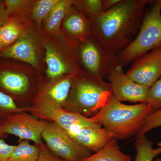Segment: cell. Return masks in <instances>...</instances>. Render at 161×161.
I'll use <instances>...</instances> for the list:
<instances>
[{
  "mask_svg": "<svg viewBox=\"0 0 161 161\" xmlns=\"http://www.w3.org/2000/svg\"><path fill=\"white\" fill-rule=\"evenodd\" d=\"M150 0H121L92 22V36L104 48L117 54L126 47L139 30Z\"/></svg>",
  "mask_w": 161,
  "mask_h": 161,
  "instance_id": "6da1fadb",
  "label": "cell"
},
{
  "mask_svg": "<svg viewBox=\"0 0 161 161\" xmlns=\"http://www.w3.org/2000/svg\"><path fill=\"white\" fill-rule=\"evenodd\" d=\"M154 111L147 102L125 104L112 94L91 118L107 129L113 139H125L136 135L147 117Z\"/></svg>",
  "mask_w": 161,
  "mask_h": 161,
  "instance_id": "7a4b0ae2",
  "label": "cell"
},
{
  "mask_svg": "<svg viewBox=\"0 0 161 161\" xmlns=\"http://www.w3.org/2000/svg\"><path fill=\"white\" fill-rule=\"evenodd\" d=\"M112 94L109 82L90 74L73 78L65 110L87 117L95 115Z\"/></svg>",
  "mask_w": 161,
  "mask_h": 161,
  "instance_id": "3957f363",
  "label": "cell"
},
{
  "mask_svg": "<svg viewBox=\"0 0 161 161\" xmlns=\"http://www.w3.org/2000/svg\"><path fill=\"white\" fill-rule=\"evenodd\" d=\"M161 47V0L153 2L144 15L139 30L132 42L117 54L118 64L124 67L146 54Z\"/></svg>",
  "mask_w": 161,
  "mask_h": 161,
  "instance_id": "277c9868",
  "label": "cell"
},
{
  "mask_svg": "<svg viewBox=\"0 0 161 161\" xmlns=\"http://www.w3.org/2000/svg\"><path fill=\"white\" fill-rule=\"evenodd\" d=\"M80 58L88 74L103 79L118 65L117 54L104 48L93 36L81 43Z\"/></svg>",
  "mask_w": 161,
  "mask_h": 161,
  "instance_id": "5b68a950",
  "label": "cell"
},
{
  "mask_svg": "<svg viewBox=\"0 0 161 161\" xmlns=\"http://www.w3.org/2000/svg\"><path fill=\"white\" fill-rule=\"evenodd\" d=\"M42 138L52 153L65 161H81L92 154L54 123H48Z\"/></svg>",
  "mask_w": 161,
  "mask_h": 161,
  "instance_id": "8992f818",
  "label": "cell"
},
{
  "mask_svg": "<svg viewBox=\"0 0 161 161\" xmlns=\"http://www.w3.org/2000/svg\"><path fill=\"white\" fill-rule=\"evenodd\" d=\"M31 111L35 115L57 124L66 132L82 127H102L91 118L64 109L45 99Z\"/></svg>",
  "mask_w": 161,
  "mask_h": 161,
  "instance_id": "52a82bcc",
  "label": "cell"
},
{
  "mask_svg": "<svg viewBox=\"0 0 161 161\" xmlns=\"http://www.w3.org/2000/svg\"><path fill=\"white\" fill-rule=\"evenodd\" d=\"M48 123L22 112L3 119L2 128L5 134L15 136L21 141H32L39 146L42 144V135Z\"/></svg>",
  "mask_w": 161,
  "mask_h": 161,
  "instance_id": "ba28073f",
  "label": "cell"
},
{
  "mask_svg": "<svg viewBox=\"0 0 161 161\" xmlns=\"http://www.w3.org/2000/svg\"><path fill=\"white\" fill-rule=\"evenodd\" d=\"M107 78L112 87V94L117 100L139 103L147 102L150 88L132 80L125 73L123 67L120 65L114 68Z\"/></svg>",
  "mask_w": 161,
  "mask_h": 161,
  "instance_id": "9c48e42d",
  "label": "cell"
},
{
  "mask_svg": "<svg viewBox=\"0 0 161 161\" xmlns=\"http://www.w3.org/2000/svg\"><path fill=\"white\" fill-rule=\"evenodd\" d=\"M126 74L136 83L151 87L161 75V47L136 60Z\"/></svg>",
  "mask_w": 161,
  "mask_h": 161,
  "instance_id": "30bf717a",
  "label": "cell"
},
{
  "mask_svg": "<svg viewBox=\"0 0 161 161\" xmlns=\"http://www.w3.org/2000/svg\"><path fill=\"white\" fill-rule=\"evenodd\" d=\"M66 132L78 144L95 153L101 150L113 139L108 131L103 127H82Z\"/></svg>",
  "mask_w": 161,
  "mask_h": 161,
  "instance_id": "8fae6325",
  "label": "cell"
},
{
  "mask_svg": "<svg viewBox=\"0 0 161 161\" xmlns=\"http://www.w3.org/2000/svg\"><path fill=\"white\" fill-rule=\"evenodd\" d=\"M0 55L6 58L21 60L36 67L38 58L36 47L29 37L22 36L11 46L1 52Z\"/></svg>",
  "mask_w": 161,
  "mask_h": 161,
  "instance_id": "7c38bea8",
  "label": "cell"
},
{
  "mask_svg": "<svg viewBox=\"0 0 161 161\" xmlns=\"http://www.w3.org/2000/svg\"><path fill=\"white\" fill-rule=\"evenodd\" d=\"M72 13L66 18L64 26L71 36L83 42L92 36V22L78 12Z\"/></svg>",
  "mask_w": 161,
  "mask_h": 161,
  "instance_id": "4fadbf2b",
  "label": "cell"
},
{
  "mask_svg": "<svg viewBox=\"0 0 161 161\" xmlns=\"http://www.w3.org/2000/svg\"><path fill=\"white\" fill-rule=\"evenodd\" d=\"M29 86V79L23 74L10 70L0 71V87L12 95L24 94Z\"/></svg>",
  "mask_w": 161,
  "mask_h": 161,
  "instance_id": "5bb4252c",
  "label": "cell"
},
{
  "mask_svg": "<svg viewBox=\"0 0 161 161\" xmlns=\"http://www.w3.org/2000/svg\"><path fill=\"white\" fill-rule=\"evenodd\" d=\"M81 161H132L130 155L120 150L116 140L113 139L105 147Z\"/></svg>",
  "mask_w": 161,
  "mask_h": 161,
  "instance_id": "9a60e30c",
  "label": "cell"
},
{
  "mask_svg": "<svg viewBox=\"0 0 161 161\" xmlns=\"http://www.w3.org/2000/svg\"><path fill=\"white\" fill-rule=\"evenodd\" d=\"M73 74L68 78L62 79L58 83L55 84L47 90L45 100L52 103L62 107L65 104L69 96L71 88Z\"/></svg>",
  "mask_w": 161,
  "mask_h": 161,
  "instance_id": "2e32d148",
  "label": "cell"
},
{
  "mask_svg": "<svg viewBox=\"0 0 161 161\" xmlns=\"http://www.w3.org/2000/svg\"><path fill=\"white\" fill-rule=\"evenodd\" d=\"M45 61L47 65V73L49 78L52 79H55L71 72L73 73L69 65L60 58L49 45L46 47Z\"/></svg>",
  "mask_w": 161,
  "mask_h": 161,
  "instance_id": "e0dca14e",
  "label": "cell"
},
{
  "mask_svg": "<svg viewBox=\"0 0 161 161\" xmlns=\"http://www.w3.org/2000/svg\"><path fill=\"white\" fill-rule=\"evenodd\" d=\"M136 156L134 161H153L161 154V142L158 147L153 148V142L146 135L136 137L135 142Z\"/></svg>",
  "mask_w": 161,
  "mask_h": 161,
  "instance_id": "ac0fdd59",
  "label": "cell"
},
{
  "mask_svg": "<svg viewBox=\"0 0 161 161\" xmlns=\"http://www.w3.org/2000/svg\"><path fill=\"white\" fill-rule=\"evenodd\" d=\"M40 154L39 147L33 146L27 140L15 145L8 161H37Z\"/></svg>",
  "mask_w": 161,
  "mask_h": 161,
  "instance_id": "d6986e66",
  "label": "cell"
},
{
  "mask_svg": "<svg viewBox=\"0 0 161 161\" xmlns=\"http://www.w3.org/2000/svg\"><path fill=\"white\" fill-rule=\"evenodd\" d=\"M73 4V1H59L48 15L46 29L49 31L57 30L59 28L60 22L69 11Z\"/></svg>",
  "mask_w": 161,
  "mask_h": 161,
  "instance_id": "ffe728a7",
  "label": "cell"
},
{
  "mask_svg": "<svg viewBox=\"0 0 161 161\" xmlns=\"http://www.w3.org/2000/svg\"><path fill=\"white\" fill-rule=\"evenodd\" d=\"M21 28L19 24L14 21H6L1 26V36L2 47H8L11 46L19 37Z\"/></svg>",
  "mask_w": 161,
  "mask_h": 161,
  "instance_id": "44dd1931",
  "label": "cell"
},
{
  "mask_svg": "<svg viewBox=\"0 0 161 161\" xmlns=\"http://www.w3.org/2000/svg\"><path fill=\"white\" fill-rule=\"evenodd\" d=\"M76 5L82 8L87 14L89 19L92 22L104 12L103 6V0H86L76 2Z\"/></svg>",
  "mask_w": 161,
  "mask_h": 161,
  "instance_id": "7402d4cb",
  "label": "cell"
},
{
  "mask_svg": "<svg viewBox=\"0 0 161 161\" xmlns=\"http://www.w3.org/2000/svg\"><path fill=\"white\" fill-rule=\"evenodd\" d=\"M24 110L17 105L9 95L0 91V118L3 119L10 114L23 112Z\"/></svg>",
  "mask_w": 161,
  "mask_h": 161,
  "instance_id": "603a6c76",
  "label": "cell"
},
{
  "mask_svg": "<svg viewBox=\"0 0 161 161\" xmlns=\"http://www.w3.org/2000/svg\"><path fill=\"white\" fill-rule=\"evenodd\" d=\"M59 0H41L35 6L33 11V17L38 22H40L49 14L54 6Z\"/></svg>",
  "mask_w": 161,
  "mask_h": 161,
  "instance_id": "cb8c5ba5",
  "label": "cell"
},
{
  "mask_svg": "<svg viewBox=\"0 0 161 161\" xmlns=\"http://www.w3.org/2000/svg\"><path fill=\"white\" fill-rule=\"evenodd\" d=\"M161 126V108L152 112L144 123L143 125L139 130L136 137L146 135L151 130Z\"/></svg>",
  "mask_w": 161,
  "mask_h": 161,
  "instance_id": "d4e9b609",
  "label": "cell"
},
{
  "mask_svg": "<svg viewBox=\"0 0 161 161\" xmlns=\"http://www.w3.org/2000/svg\"><path fill=\"white\" fill-rule=\"evenodd\" d=\"M147 103L154 111L161 108V75L158 80L150 88Z\"/></svg>",
  "mask_w": 161,
  "mask_h": 161,
  "instance_id": "484cf974",
  "label": "cell"
},
{
  "mask_svg": "<svg viewBox=\"0 0 161 161\" xmlns=\"http://www.w3.org/2000/svg\"><path fill=\"white\" fill-rule=\"evenodd\" d=\"M40 154L37 161H65L52 153L44 145H39Z\"/></svg>",
  "mask_w": 161,
  "mask_h": 161,
  "instance_id": "4316f807",
  "label": "cell"
},
{
  "mask_svg": "<svg viewBox=\"0 0 161 161\" xmlns=\"http://www.w3.org/2000/svg\"><path fill=\"white\" fill-rule=\"evenodd\" d=\"M15 147V145H9L0 139V161H9Z\"/></svg>",
  "mask_w": 161,
  "mask_h": 161,
  "instance_id": "83f0119b",
  "label": "cell"
},
{
  "mask_svg": "<svg viewBox=\"0 0 161 161\" xmlns=\"http://www.w3.org/2000/svg\"><path fill=\"white\" fill-rule=\"evenodd\" d=\"M6 12L7 15L12 14L16 11L23 3V1L20 0H6Z\"/></svg>",
  "mask_w": 161,
  "mask_h": 161,
  "instance_id": "f1b7e54d",
  "label": "cell"
},
{
  "mask_svg": "<svg viewBox=\"0 0 161 161\" xmlns=\"http://www.w3.org/2000/svg\"><path fill=\"white\" fill-rule=\"evenodd\" d=\"M121 0H103L104 12L113 8L120 2Z\"/></svg>",
  "mask_w": 161,
  "mask_h": 161,
  "instance_id": "f546056e",
  "label": "cell"
},
{
  "mask_svg": "<svg viewBox=\"0 0 161 161\" xmlns=\"http://www.w3.org/2000/svg\"><path fill=\"white\" fill-rule=\"evenodd\" d=\"M8 20V15L6 13V9L0 5V25H3Z\"/></svg>",
  "mask_w": 161,
  "mask_h": 161,
  "instance_id": "4dcf8cb0",
  "label": "cell"
},
{
  "mask_svg": "<svg viewBox=\"0 0 161 161\" xmlns=\"http://www.w3.org/2000/svg\"><path fill=\"white\" fill-rule=\"evenodd\" d=\"M2 124H3V119L0 118V139H1L4 135H6V134L3 132Z\"/></svg>",
  "mask_w": 161,
  "mask_h": 161,
  "instance_id": "1f68e13d",
  "label": "cell"
},
{
  "mask_svg": "<svg viewBox=\"0 0 161 161\" xmlns=\"http://www.w3.org/2000/svg\"><path fill=\"white\" fill-rule=\"evenodd\" d=\"M1 26H2V25H0V49H2V48H3V47H2V40H1Z\"/></svg>",
  "mask_w": 161,
  "mask_h": 161,
  "instance_id": "d6a6232c",
  "label": "cell"
},
{
  "mask_svg": "<svg viewBox=\"0 0 161 161\" xmlns=\"http://www.w3.org/2000/svg\"><path fill=\"white\" fill-rule=\"evenodd\" d=\"M154 161H161V158H157Z\"/></svg>",
  "mask_w": 161,
  "mask_h": 161,
  "instance_id": "836d02e7",
  "label": "cell"
}]
</instances>
